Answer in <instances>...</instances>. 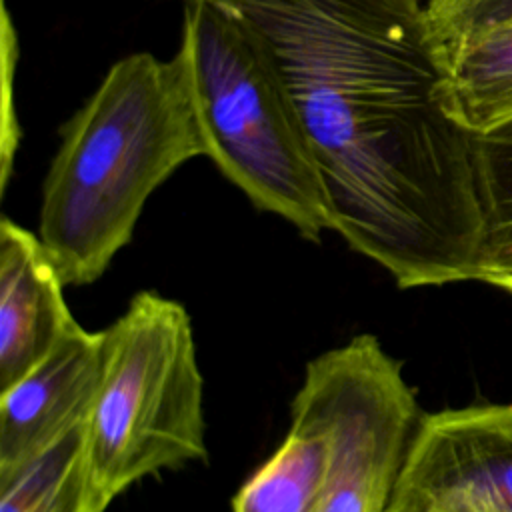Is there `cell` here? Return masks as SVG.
Returning a JSON list of instances; mask_svg holds the SVG:
<instances>
[{"label": "cell", "mask_w": 512, "mask_h": 512, "mask_svg": "<svg viewBox=\"0 0 512 512\" xmlns=\"http://www.w3.org/2000/svg\"><path fill=\"white\" fill-rule=\"evenodd\" d=\"M332 442L312 414L292 408V426L278 450L240 486L232 512H320Z\"/></svg>", "instance_id": "cell-9"}, {"label": "cell", "mask_w": 512, "mask_h": 512, "mask_svg": "<svg viewBox=\"0 0 512 512\" xmlns=\"http://www.w3.org/2000/svg\"><path fill=\"white\" fill-rule=\"evenodd\" d=\"M86 420L0 480V512H106L112 500L92 474Z\"/></svg>", "instance_id": "cell-11"}, {"label": "cell", "mask_w": 512, "mask_h": 512, "mask_svg": "<svg viewBox=\"0 0 512 512\" xmlns=\"http://www.w3.org/2000/svg\"><path fill=\"white\" fill-rule=\"evenodd\" d=\"M204 382L186 308L134 294L104 330L102 378L86 420L98 488L114 500L138 480L206 460Z\"/></svg>", "instance_id": "cell-4"}, {"label": "cell", "mask_w": 512, "mask_h": 512, "mask_svg": "<svg viewBox=\"0 0 512 512\" xmlns=\"http://www.w3.org/2000/svg\"><path fill=\"white\" fill-rule=\"evenodd\" d=\"M386 512H512V404L424 414Z\"/></svg>", "instance_id": "cell-6"}, {"label": "cell", "mask_w": 512, "mask_h": 512, "mask_svg": "<svg viewBox=\"0 0 512 512\" xmlns=\"http://www.w3.org/2000/svg\"><path fill=\"white\" fill-rule=\"evenodd\" d=\"M484 244L476 282L512 294V120L474 136Z\"/></svg>", "instance_id": "cell-12"}, {"label": "cell", "mask_w": 512, "mask_h": 512, "mask_svg": "<svg viewBox=\"0 0 512 512\" xmlns=\"http://www.w3.org/2000/svg\"><path fill=\"white\" fill-rule=\"evenodd\" d=\"M184 62L206 156L248 200L320 242L332 230L296 102L266 44L214 0H184Z\"/></svg>", "instance_id": "cell-3"}, {"label": "cell", "mask_w": 512, "mask_h": 512, "mask_svg": "<svg viewBox=\"0 0 512 512\" xmlns=\"http://www.w3.org/2000/svg\"><path fill=\"white\" fill-rule=\"evenodd\" d=\"M102 362L104 330L76 322L42 362L0 390V480L88 418Z\"/></svg>", "instance_id": "cell-7"}, {"label": "cell", "mask_w": 512, "mask_h": 512, "mask_svg": "<svg viewBox=\"0 0 512 512\" xmlns=\"http://www.w3.org/2000/svg\"><path fill=\"white\" fill-rule=\"evenodd\" d=\"M292 408L330 434L332 458L320 512H386L416 428V396L372 334L306 364Z\"/></svg>", "instance_id": "cell-5"}, {"label": "cell", "mask_w": 512, "mask_h": 512, "mask_svg": "<svg viewBox=\"0 0 512 512\" xmlns=\"http://www.w3.org/2000/svg\"><path fill=\"white\" fill-rule=\"evenodd\" d=\"M18 62V36L14 30V22L10 18V10L6 2L2 4V136H0V186L2 192L8 186L14 156L18 150L20 134L18 120L12 108V90H14V74Z\"/></svg>", "instance_id": "cell-14"}, {"label": "cell", "mask_w": 512, "mask_h": 512, "mask_svg": "<svg viewBox=\"0 0 512 512\" xmlns=\"http://www.w3.org/2000/svg\"><path fill=\"white\" fill-rule=\"evenodd\" d=\"M266 44L296 102L332 230L400 288L476 282L474 134L442 106L424 0H214Z\"/></svg>", "instance_id": "cell-1"}, {"label": "cell", "mask_w": 512, "mask_h": 512, "mask_svg": "<svg viewBox=\"0 0 512 512\" xmlns=\"http://www.w3.org/2000/svg\"><path fill=\"white\" fill-rule=\"evenodd\" d=\"M40 236L0 222V390L42 362L76 324Z\"/></svg>", "instance_id": "cell-8"}, {"label": "cell", "mask_w": 512, "mask_h": 512, "mask_svg": "<svg viewBox=\"0 0 512 512\" xmlns=\"http://www.w3.org/2000/svg\"><path fill=\"white\" fill-rule=\"evenodd\" d=\"M426 24L436 56L512 26V0H426Z\"/></svg>", "instance_id": "cell-13"}, {"label": "cell", "mask_w": 512, "mask_h": 512, "mask_svg": "<svg viewBox=\"0 0 512 512\" xmlns=\"http://www.w3.org/2000/svg\"><path fill=\"white\" fill-rule=\"evenodd\" d=\"M444 110L474 136L512 120V26L438 56Z\"/></svg>", "instance_id": "cell-10"}, {"label": "cell", "mask_w": 512, "mask_h": 512, "mask_svg": "<svg viewBox=\"0 0 512 512\" xmlns=\"http://www.w3.org/2000/svg\"><path fill=\"white\" fill-rule=\"evenodd\" d=\"M198 156L206 148L178 52L116 60L62 126L42 186L38 236L64 284L98 280L152 192Z\"/></svg>", "instance_id": "cell-2"}]
</instances>
